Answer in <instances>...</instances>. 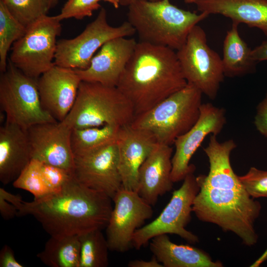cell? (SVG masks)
<instances>
[{
    "mask_svg": "<svg viewBox=\"0 0 267 267\" xmlns=\"http://www.w3.org/2000/svg\"><path fill=\"white\" fill-rule=\"evenodd\" d=\"M217 136L211 134L204 148L209 171L196 177L200 189L192 211L200 221L232 232L245 245L252 246L258 241L254 224L262 206L248 194L232 168L230 156L236 143L233 139L221 142Z\"/></svg>",
    "mask_w": 267,
    "mask_h": 267,
    "instance_id": "cell-1",
    "label": "cell"
},
{
    "mask_svg": "<svg viewBox=\"0 0 267 267\" xmlns=\"http://www.w3.org/2000/svg\"><path fill=\"white\" fill-rule=\"evenodd\" d=\"M0 195L15 206L17 216L31 215L50 236L80 235L106 228L112 199L73 178L61 188L31 202L0 188Z\"/></svg>",
    "mask_w": 267,
    "mask_h": 267,
    "instance_id": "cell-2",
    "label": "cell"
},
{
    "mask_svg": "<svg viewBox=\"0 0 267 267\" xmlns=\"http://www.w3.org/2000/svg\"><path fill=\"white\" fill-rule=\"evenodd\" d=\"M187 84L175 50L139 41L117 87L132 103L135 116Z\"/></svg>",
    "mask_w": 267,
    "mask_h": 267,
    "instance_id": "cell-3",
    "label": "cell"
},
{
    "mask_svg": "<svg viewBox=\"0 0 267 267\" xmlns=\"http://www.w3.org/2000/svg\"><path fill=\"white\" fill-rule=\"evenodd\" d=\"M209 15L179 8L170 0H136L128 6L127 21L139 42L178 50L191 29Z\"/></svg>",
    "mask_w": 267,
    "mask_h": 267,
    "instance_id": "cell-4",
    "label": "cell"
},
{
    "mask_svg": "<svg viewBox=\"0 0 267 267\" xmlns=\"http://www.w3.org/2000/svg\"><path fill=\"white\" fill-rule=\"evenodd\" d=\"M134 117L132 103L117 87L82 81L74 104L62 122L72 130L122 127L131 124Z\"/></svg>",
    "mask_w": 267,
    "mask_h": 267,
    "instance_id": "cell-5",
    "label": "cell"
},
{
    "mask_svg": "<svg viewBox=\"0 0 267 267\" xmlns=\"http://www.w3.org/2000/svg\"><path fill=\"white\" fill-rule=\"evenodd\" d=\"M202 94L187 84L149 110L135 116L130 125L149 132L158 143L171 146L197 121Z\"/></svg>",
    "mask_w": 267,
    "mask_h": 267,
    "instance_id": "cell-6",
    "label": "cell"
},
{
    "mask_svg": "<svg viewBox=\"0 0 267 267\" xmlns=\"http://www.w3.org/2000/svg\"><path fill=\"white\" fill-rule=\"evenodd\" d=\"M7 62L0 76V105L5 122L26 131L37 124L57 122L42 106L37 80Z\"/></svg>",
    "mask_w": 267,
    "mask_h": 267,
    "instance_id": "cell-7",
    "label": "cell"
},
{
    "mask_svg": "<svg viewBox=\"0 0 267 267\" xmlns=\"http://www.w3.org/2000/svg\"><path fill=\"white\" fill-rule=\"evenodd\" d=\"M61 30L55 16H43L13 44L8 59L25 75L37 80L54 65L56 38Z\"/></svg>",
    "mask_w": 267,
    "mask_h": 267,
    "instance_id": "cell-8",
    "label": "cell"
},
{
    "mask_svg": "<svg viewBox=\"0 0 267 267\" xmlns=\"http://www.w3.org/2000/svg\"><path fill=\"white\" fill-rule=\"evenodd\" d=\"M176 53L187 83L209 98L215 99L225 76L222 59L208 45L204 30L195 26Z\"/></svg>",
    "mask_w": 267,
    "mask_h": 267,
    "instance_id": "cell-9",
    "label": "cell"
},
{
    "mask_svg": "<svg viewBox=\"0 0 267 267\" xmlns=\"http://www.w3.org/2000/svg\"><path fill=\"white\" fill-rule=\"evenodd\" d=\"M194 172L189 173L181 186L173 192L160 215L136 230L132 247L139 250L154 237L168 234L177 235L191 244L199 242L198 236L185 228L191 220L193 202L200 189Z\"/></svg>",
    "mask_w": 267,
    "mask_h": 267,
    "instance_id": "cell-10",
    "label": "cell"
},
{
    "mask_svg": "<svg viewBox=\"0 0 267 267\" xmlns=\"http://www.w3.org/2000/svg\"><path fill=\"white\" fill-rule=\"evenodd\" d=\"M135 31L128 21L119 26L109 24L105 9L101 8L96 18L77 37L57 41L54 64L74 69L89 67L95 52L107 41L134 35Z\"/></svg>",
    "mask_w": 267,
    "mask_h": 267,
    "instance_id": "cell-11",
    "label": "cell"
},
{
    "mask_svg": "<svg viewBox=\"0 0 267 267\" xmlns=\"http://www.w3.org/2000/svg\"><path fill=\"white\" fill-rule=\"evenodd\" d=\"M112 200L114 206L106 227L109 250L120 253L132 247L134 233L153 215L152 206L135 191L122 187Z\"/></svg>",
    "mask_w": 267,
    "mask_h": 267,
    "instance_id": "cell-12",
    "label": "cell"
},
{
    "mask_svg": "<svg viewBox=\"0 0 267 267\" xmlns=\"http://www.w3.org/2000/svg\"><path fill=\"white\" fill-rule=\"evenodd\" d=\"M226 122V111L222 107L208 102L202 103L199 117L195 124L185 134L175 140V151L172 158L171 179L183 180L195 167L190 164L191 158L204 139L209 134L218 135Z\"/></svg>",
    "mask_w": 267,
    "mask_h": 267,
    "instance_id": "cell-13",
    "label": "cell"
},
{
    "mask_svg": "<svg viewBox=\"0 0 267 267\" xmlns=\"http://www.w3.org/2000/svg\"><path fill=\"white\" fill-rule=\"evenodd\" d=\"M73 175L81 184L113 199L122 187L116 141L75 156Z\"/></svg>",
    "mask_w": 267,
    "mask_h": 267,
    "instance_id": "cell-14",
    "label": "cell"
},
{
    "mask_svg": "<svg viewBox=\"0 0 267 267\" xmlns=\"http://www.w3.org/2000/svg\"><path fill=\"white\" fill-rule=\"evenodd\" d=\"M72 129L63 122L37 124L27 134L32 158L73 173L74 155L71 137Z\"/></svg>",
    "mask_w": 267,
    "mask_h": 267,
    "instance_id": "cell-15",
    "label": "cell"
},
{
    "mask_svg": "<svg viewBox=\"0 0 267 267\" xmlns=\"http://www.w3.org/2000/svg\"><path fill=\"white\" fill-rule=\"evenodd\" d=\"M81 81L75 69L55 64L37 79L42 106L58 122L72 108Z\"/></svg>",
    "mask_w": 267,
    "mask_h": 267,
    "instance_id": "cell-16",
    "label": "cell"
},
{
    "mask_svg": "<svg viewBox=\"0 0 267 267\" xmlns=\"http://www.w3.org/2000/svg\"><path fill=\"white\" fill-rule=\"evenodd\" d=\"M137 43L126 37L111 39L99 48L88 68L75 70L82 81L117 87Z\"/></svg>",
    "mask_w": 267,
    "mask_h": 267,
    "instance_id": "cell-17",
    "label": "cell"
},
{
    "mask_svg": "<svg viewBox=\"0 0 267 267\" xmlns=\"http://www.w3.org/2000/svg\"><path fill=\"white\" fill-rule=\"evenodd\" d=\"M116 143L122 187L136 191L139 169L157 143L156 140L149 132L130 124L121 128Z\"/></svg>",
    "mask_w": 267,
    "mask_h": 267,
    "instance_id": "cell-18",
    "label": "cell"
},
{
    "mask_svg": "<svg viewBox=\"0 0 267 267\" xmlns=\"http://www.w3.org/2000/svg\"><path fill=\"white\" fill-rule=\"evenodd\" d=\"M172 154L171 145L157 143L139 169L136 191L152 206L173 188Z\"/></svg>",
    "mask_w": 267,
    "mask_h": 267,
    "instance_id": "cell-19",
    "label": "cell"
},
{
    "mask_svg": "<svg viewBox=\"0 0 267 267\" xmlns=\"http://www.w3.org/2000/svg\"><path fill=\"white\" fill-rule=\"evenodd\" d=\"M27 131L7 122L0 127V180L13 182L32 159Z\"/></svg>",
    "mask_w": 267,
    "mask_h": 267,
    "instance_id": "cell-20",
    "label": "cell"
},
{
    "mask_svg": "<svg viewBox=\"0 0 267 267\" xmlns=\"http://www.w3.org/2000/svg\"><path fill=\"white\" fill-rule=\"evenodd\" d=\"M198 10L257 28L267 37V0H196Z\"/></svg>",
    "mask_w": 267,
    "mask_h": 267,
    "instance_id": "cell-21",
    "label": "cell"
},
{
    "mask_svg": "<svg viewBox=\"0 0 267 267\" xmlns=\"http://www.w3.org/2000/svg\"><path fill=\"white\" fill-rule=\"evenodd\" d=\"M149 248L163 267H222V263L214 261L202 250L188 245L173 243L167 234L154 237Z\"/></svg>",
    "mask_w": 267,
    "mask_h": 267,
    "instance_id": "cell-22",
    "label": "cell"
},
{
    "mask_svg": "<svg viewBox=\"0 0 267 267\" xmlns=\"http://www.w3.org/2000/svg\"><path fill=\"white\" fill-rule=\"evenodd\" d=\"M239 25L232 22L223 41L222 59L226 77H242L253 73L256 70L258 63L252 57V49L240 36Z\"/></svg>",
    "mask_w": 267,
    "mask_h": 267,
    "instance_id": "cell-23",
    "label": "cell"
},
{
    "mask_svg": "<svg viewBox=\"0 0 267 267\" xmlns=\"http://www.w3.org/2000/svg\"><path fill=\"white\" fill-rule=\"evenodd\" d=\"M80 253L79 235L50 236L37 257L50 267H79Z\"/></svg>",
    "mask_w": 267,
    "mask_h": 267,
    "instance_id": "cell-24",
    "label": "cell"
},
{
    "mask_svg": "<svg viewBox=\"0 0 267 267\" xmlns=\"http://www.w3.org/2000/svg\"><path fill=\"white\" fill-rule=\"evenodd\" d=\"M121 128L105 125L72 130L71 142L74 156L86 154L116 141Z\"/></svg>",
    "mask_w": 267,
    "mask_h": 267,
    "instance_id": "cell-25",
    "label": "cell"
},
{
    "mask_svg": "<svg viewBox=\"0 0 267 267\" xmlns=\"http://www.w3.org/2000/svg\"><path fill=\"white\" fill-rule=\"evenodd\" d=\"M101 230L79 235V267H106L109 265L108 242Z\"/></svg>",
    "mask_w": 267,
    "mask_h": 267,
    "instance_id": "cell-26",
    "label": "cell"
},
{
    "mask_svg": "<svg viewBox=\"0 0 267 267\" xmlns=\"http://www.w3.org/2000/svg\"><path fill=\"white\" fill-rule=\"evenodd\" d=\"M27 28L10 13L4 2L0 0V71L7 66V56L13 44L22 37Z\"/></svg>",
    "mask_w": 267,
    "mask_h": 267,
    "instance_id": "cell-27",
    "label": "cell"
},
{
    "mask_svg": "<svg viewBox=\"0 0 267 267\" xmlns=\"http://www.w3.org/2000/svg\"><path fill=\"white\" fill-rule=\"evenodd\" d=\"M2 1L12 15L26 28L46 15L50 8L47 0H4Z\"/></svg>",
    "mask_w": 267,
    "mask_h": 267,
    "instance_id": "cell-28",
    "label": "cell"
},
{
    "mask_svg": "<svg viewBox=\"0 0 267 267\" xmlns=\"http://www.w3.org/2000/svg\"><path fill=\"white\" fill-rule=\"evenodd\" d=\"M17 188L26 190L34 196V199L42 197L51 192L46 185L41 170V162L32 159L13 182Z\"/></svg>",
    "mask_w": 267,
    "mask_h": 267,
    "instance_id": "cell-29",
    "label": "cell"
},
{
    "mask_svg": "<svg viewBox=\"0 0 267 267\" xmlns=\"http://www.w3.org/2000/svg\"><path fill=\"white\" fill-rule=\"evenodd\" d=\"M100 0H68L61 9L60 13L55 16L61 21L74 18L82 19L92 15L94 11L100 8Z\"/></svg>",
    "mask_w": 267,
    "mask_h": 267,
    "instance_id": "cell-30",
    "label": "cell"
},
{
    "mask_svg": "<svg viewBox=\"0 0 267 267\" xmlns=\"http://www.w3.org/2000/svg\"><path fill=\"white\" fill-rule=\"evenodd\" d=\"M239 179L248 194L253 198H267V171L252 167Z\"/></svg>",
    "mask_w": 267,
    "mask_h": 267,
    "instance_id": "cell-31",
    "label": "cell"
},
{
    "mask_svg": "<svg viewBox=\"0 0 267 267\" xmlns=\"http://www.w3.org/2000/svg\"><path fill=\"white\" fill-rule=\"evenodd\" d=\"M44 179L51 192L62 187L74 177L73 173L65 169L41 162Z\"/></svg>",
    "mask_w": 267,
    "mask_h": 267,
    "instance_id": "cell-32",
    "label": "cell"
},
{
    "mask_svg": "<svg viewBox=\"0 0 267 267\" xmlns=\"http://www.w3.org/2000/svg\"><path fill=\"white\" fill-rule=\"evenodd\" d=\"M254 125L257 130L267 139V91L257 106Z\"/></svg>",
    "mask_w": 267,
    "mask_h": 267,
    "instance_id": "cell-33",
    "label": "cell"
},
{
    "mask_svg": "<svg viewBox=\"0 0 267 267\" xmlns=\"http://www.w3.org/2000/svg\"><path fill=\"white\" fill-rule=\"evenodd\" d=\"M16 259L12 249L5 245L0 252V267H23Z\"/></svg>",
    "mask_w": 267,
    "mask_h": 267,
    "instance_id": "cell-34",
    "label": "cell"
},
{
    "mask_svg": "<svg viewBox=\"0 0 267 267\" xmlns=\"http://www.w3.org/2000/svg\"><path fill=\"white\" fill-rule=\"evenodd\" d=\"M0 212L4 220H9L18 215V211L15 206L1 195H0Z\"/></svg>",
    "mask_w": 267,
    "mask_h": 267,
    "instance_id": "cell-35",
    "label": "cell"
},
{
    "mask_svg": "<svg viewBox=\"0 0 267 267\" xmlns=\"http://www.w3.org/2000/svg\"><path fill=\"white\" fill-rule=\"evenodd\" d=\"M251 56L256 62L267 60V40L252 49Z\"/></svg>",
    "mask_w": 267,
    "mask_h": 267,
    "instance_id": "cell-36",
    "label": "cell"
},
{
    "mask_svg": "<svg viewBox=\"0 0 267 267\" xmlns=\"http://www.w3.org/2000/svg\"><path fill=\"white\" fill-rule=\"evenodd\" d=\"M129 267H163V266L153 255L152 258L148 261L143 260H134L128 264Z\"/></svg>",
    "mask_w": 267,
    "mask_h": 267,
    "instance_id": "cell-37",
    "label": "cell"
},
{
    "mask_svg": "<svg viewBox=\"0 0 267 267\" xmlns=\"http://www.w3.org/2000/svg\"><path fill=\"white\" fill-rule=\"evenodd\" d=\"M267 261V248L264 253L256 260L251 266V267H259L264 262Z\"/></svg>",
    "mask_w": 267,
    "mask_h": 267,
    "instance_id": "cell-38",
    "label": "cell"
},
{
    "mask_svg": "<svg viewBox=\"0 0 267 267\" xmlns=\"http://www.w3.org/2000/svg\"><path fill=\"white\" fill-rule=\"evenodd\" d=\"M136 0H120V4L123 6L128 7L130 4L133 3ZM151 1H157L161 0H148Z\"/></svg>",
    "mask_w": 267,
    "mask_h": 267,
    "instance_id": "cell-39",
    "label": "cell"
},
{
    "mask_svg": "<svg viewBox=\"0 0 267 267\" xmlns=\"http://www.w3.org/2000/svg\"><path fill=\"white\" fill-rule=\"evenodd\" d=\"M104 0L111 3L113 5V6L116 9L118 8L119 6L120 5V0Z\"/></svg>",
    "mask_w": 267,
    "mask_h": 267,
    "instance_id": "cell-40",
    "label": "cell"
},
{
    "mask_svg": "<svg viewBox=\"0 0 267 267\" xmlns=\"http://www.w3.org/2000/svg\"><path fill=\"white\" fill-rule=\"evenodd\" d=\"M47 0L48 2L50 7L51 8L56 4L58 0Z\"/></svg>",
    "mask_w": 267,
    "mask_h": 267,
    "instance_id": "cell-41",
    "label": "cell"
},
{
    "mask_svg": "<svg viewBox=\"0 0 267 267\" xmlns=\"http://www.w3.org/2000/svg\"><path fill=\"white\" fill-rule=\"evenodd\" d=\"M196 0H184L186 3H194Z\"/></svg>",
    "mask_w": 267,
    "mask_h": 267,
    "instance_id": "cell-42",
    "label": "cell"
},
{
    "mask_svg": "<svg viewBox=\"0 0 267 267\" xmlns=\"http://www.w3.org/2000/svg\"><path fill=\"white\" fill-rule=\"evenodd\" d=\"M2 0V1H3V0Z\"/></svg>",
    "mask_w": 267,
    "mask_h": 267,
    "instance_id": "cell-43",
    "label": "cell"
}]
</instances>
